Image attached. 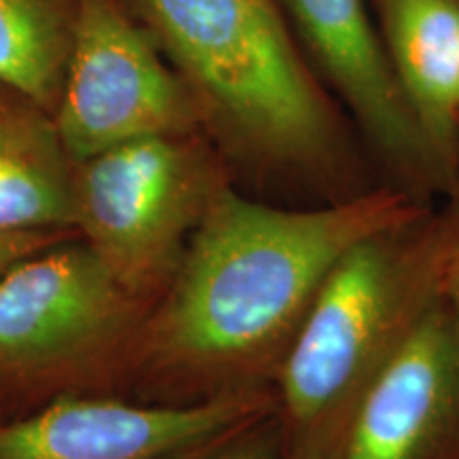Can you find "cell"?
<instances>
[{
  "label": "cell",
  "mask_w": 459,
  "mask_h": 459,
  "mask_svg": "<svg viewBox=\"0 0 459 459\" xmlns=\"http://www.w3.org/2000/svg\"><path fill=\"white\" fill-rule=\"evenodd\" d=\"M423 211L426 200L395 186L283 209L226 181L149 307L132 366L186 402L268 387L334 264Z\"/></svg>",
  "instance_id": "1"
},
{
  "label": "cell",
  "mask_w": 459,
  "mask_h": 459,
  "mask_svg": "<svg viewBox=\"0 0 459 459\" xmlns=\"http://www.w3.org/2000/svg\"><path fill=\"white\" fill-rule=\"evenodd\" d=\"M196 105L203 132L234 158L341 200L359 179L351 119L325 88L279 0H132Z\"/></svg>",
  "instance_id": "2"
},
{
  "label": "cell",
  "mask_w": 459,
  "mask_h": 459,
  "mask_svg": "<svg viewBox=\"0 0 459 459\" xmlns=\"http://www.w3.org/2000/svg\"><path fill=\"white\" fill-rule=\"evenodd\" d=\"M455 215H421L359 240L334 264L274 375L285 459H332L378 370L443 298Z\"/></svg>",
  "instance_id": "3"
},
{
  "label": "cell",
  "mask_w": 459,
  "mask_h": 459,
  "mask_svg": "<svg viewBox=\"0 0 459 459\" xmlns=\"http://www.w3.org/2000/svg\"><path fill=\"white\" fill-rule=\"evenodd\" d=\"M152 304L73 234L0 277V395L77 392L132 361Z\"/></svg>",
  "instance_id": "4"
},
{
  "label": "cell",
  "mask_w": 459,
  "mask_h": 459,
  "mask_svg": "<svg viewBox=\"0 0 459 459\" xmlns=\"http://www.w3.org/2000/svg\"><path fill=\"white\" fill-rule=\"evenodd\" d=\"M223 183L203 132L119 143L74 164V230L132 296L153 304Z\"/></svg>",
  "instance_id": "5"
},
{
  "label": "cell",
  "mask_w": 459,
  "mask_h": 459,
  "mask_svg": "<svg viewBox=\"0 0 459 459\" xmlns=\"http://www.w3.org/2000/svg\"><path fill=\"white\" fill-rule=\"evenodd\" d=\"M54 119L74 164L141 136L203 132L179 74L119 0H77Z\"/></svg>",
  "instance_id": "6"
},
{
  "label": "cell",
  "mask_w": 459,
  "mask_h": 459,
  "mask_svg": "<svg viewBox=\"0 0 459 459\" xmlns=\"http://www.w3.org/2000/svg\"><path fill=\"white\" fill-rule=\"evenodd\" d=\"M273 411L271 387L164 404L66 392L0 421V459H170Z\"/></svg>",
  "instance_id": "7"
},
{
  "label": "cell",
  "mask_w": 459,
  "mask_h": 459,
  "mask_svg": "<svg viewBox=\"0 0 459 459\" xmlns=\"http://www.w3.org/2000/svg\"><path fill=\"white\" fill-rule=\"evenodd\" d=\"M321 82L395 187L446 194L432 152L395 82L370 0H279Z\"/></svg>",
  "instance_id": "8"
},
{
  "label": "cell",
  "mask_w": 459,
  "mask_h": 459,
  "mask_svg": "<svg viewBox=\"0 0 459 459\" xmlns=\"http://www.w3.org/2000/svg\"><path fill=\"white\" fill-rule=\"evenodd\" d=\"M332 459H459V321L445 298L361 394Z\"/></svg>",
  "instance_id": "9"
},
{
  "label": "cell",
  "mask_w": 459,
  "mask_h": 459,
  "mask_svg": "<svg viewBox=\"0 0 459 459\" xmlns=\"http://www.w3.org/2000/svg\"><path fill=\"white\" fill-rule=\"evenodd\" d=\"M395 82L446 194L459 186V0H370Z\"/></svg>",
  "instance_id": "10"
},
{
  "label": "cell",
  "mask_w": 459,
  "mask_h": 459,
  "mask_svg": "<svg viewBox=\"0 0 459 459\" xmlns=\"http://www.w3.org/2000/svg\"><path fill=\"white\" fill-rule=\"evenodd\" d=\"M0 232H77L74 162L54 115L0 85Z\"/></svg>",
  "instance_id": "11"
},
{
  "label": "cell",
  "mask_w": 459,
  "mask_h": 459,
  "mask_svg": "<svg viewBox=\"0 0 459 459\" xmlns=\"http://www.w3.org/2000/svg\"><path fill=\"white\" fill-rule=\"evenodd\" d=\"M77 0H0V85L54 115L65 90Z\"/></svg>",
  "instance_id": "12"
},
{
  "label": "cell",
  "mask_w": 459,
  "mask_h": 459,
  "mask_svg": "<svg viewBox=\"0 0 459 459\" xmlns=\"http://www.w3.org/2000/svg\"><path fill=\"white\" fill-rule=\"evenodd\" d=\"M170 459H285L277 411Z\"/></svg>",
  "instance_id": "13"
},
{
  "label": "cell",
  "mask_w": 459,
  "mask_h": 459,
  "mask_svg": "<svg viewBox=\"0 0 459 459\" xmlns=\"http://www.w3.org/2000/svg\"><path fill=\"white\" fill-rule=\"evenodd\" d=\"M77 232H0V277L24 257Z\"/></svg>",
  "instance_id": "14"
},
{
  "label": "cell",
  "mask_w": 459,
  "mask_h": 459,
  "mask_svg": "<svg viewBox=\"0 0 459 459\" xmlns=\"http://www.w3.org/2000/svg\"><path fill=\"white\" fill-rule=\"evenodd\" d=\"M451 196H453L451 209H453V215H455V237H453L449 264H446L443 298L459 321V186Z\"/></svg>",
  "instance_id": "15"
},
{
  "label": "cell",
  "mask_w": 459,
  "mask_h": 459,
  "mask_svg": "<svg viewBox=\"0 0 459 459\" xmlns=\"http://www.w3.org/2000/svg\"><path fill=\"white\" fill-rule=\"evenodd\" d=\"M3 411H4V400H3V395H0V421H4Z\"/></svg>",
  "instance_id": "16"
}]
</instances>
